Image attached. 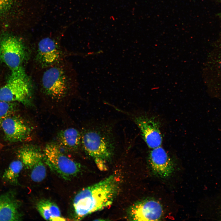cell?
I'll return each mask as SVG.
<instances>
[{
  "label": "cell",
  "instance_id": "cell-1",
  "mask_svg": "<svg viewBox=\"0 0 221 221\" xmlns=\"http://www.w3.org/2000/svg\"><path fill=\"white\" fill-rule=\"evenodd\" d=\"M119 182L118 177L112 175L78 193L73 203L76 218L81 219L110 206L118 193Z\"/></svg>",
  "mask_w": 221,
  "mask_h": 221
},
{
  "label": "cell",
  "instance_id": "cell-2",
  "mask_svg": "<svg viewBox=\"0 0 221 221\" xmlns=\"http://www.w3.org/2000/svg\"><path fill=\"white\" fill-rule=\"evenodd\" d=\"M39 70L38 86L41 92L52 100H61L77 87L74 70L65 59Z\"/></svg>",
  "mask_w": 221,
  "mask_h": 221
},
{
  "label": "cell",
  "instance_id": "cell-3",
  "mask_svg": "<svg viewBox=\"0 0 221 221\" xmlns=\"http://www.w3.org/2000/svg\"><path fill=\"white\" fill-rule=\"evenodd\" d=\"M85 152L94 160L98 168L105 170L106 163L112 157L115 143L111 130L103 125L91 126L81 135Z\"/></svg>",
  "mask_w": 221,
  "mask_h": 221
},
{
  "label": "cell",
  "instance_id": "cell-4",
  "mask_svg": "<svg viewBox=\"0 0 221 221\" xmlns=\"http://www.w3.org/2000/svg\"><path fill=\"white\" fill-rule=\"evenodd\" d=\"M28 56L26 46L20 39L8 36L0 39V61L7 66L11 73L26 74L23 65Z\"/></svg>",
  "mask_w": 221,
  "mask_h": 221
},
{
  "label": "cell",
  "instance_id": "cell-5",
  "mask_svg": "<svg viewBox=\"0 0 221 221\" xmlns=\"http://www.w3.org/2000/svg\"><path fill=\"white\" fill-rule=\"evenodd\" d=\"M44 155L45 163L64 179H71L80 171V165L64 154L56 144H47Z\"/></svg>",
  "mask_w": 221,
  "mask_h": 221
},
{
  "label": "cell",
  "instance_id": "cell-6",
  "mask_svg": "<svg viewBox=\"0 0 221 221\" xmlns=\"http://www.w3.org/2000/svg\"><path fill=\"white\" fill-rule=\"evenodd\" d=\"M32 86L28 76L11 74L6 83L0 88V101L26 104L30 101Z\"/></svg>",
  "mask_w": 221,
  "mask_h": 221
},
{
  "label": "cell",
  "instance_id": "cell-7",
  "mask_svg": "<svg viewBox=\"0 0 221 221\" xmlns=\"http://www.w3.org/2000/svg\"><path fill=\"white\" fill-rule=\"evenodd\" d=\"M64 56L59 43L54 38L46 37L37 44L34 61L37 69L40 70L64 59Z\"/></svg>",
  "mask_w": 221,
  "mask_h": 221
},
{
  "label": "cell",
  "instance_id": "cell-8",
  "mask_svg": "<svg viewBox=\"0 0 221 221\" xmlns=\"http://www.w3.org/2000/svg\"><path fill=\"white\" fill-rule=\"evenodd\" d=\"M18 156L23 166L29 170L33 181L39 182L44 179L46 175L44 155L35 148L28 146L20 149Z\"/></svg>",
  "mask_w": 221,
  "mask_h": 221
},
{
  "label": "cell",
  "instance_id": "cell-9",
  "mask_svg": "<svg viewBox=\"0 0 221 221\" xmlns=\"http://www.w3.org/2000/svg\"><path fill=\"white\" fill-rule=\"evenodd\" d=\"M206 69V82L209 93L214 97L221 98V43L212 47Z\"/></svg>",
  "mask_w": 221,
  "mask_h": 221
},
{
  "label": "cell",
  "instance_id": "cell-10",
  "mask_svg": "<svg viewBox=\"0 0 221 221\" xmlns=\"http://www.w3.org/2000/svg\"><path fill=\"white\" fill-rule=\"evenodd\" d=\"M134 121L139 128L143 139L149 148L153 149L161 146L163 139L160 122L155 117L140 115L135 116Z\"/></svg>",
  "mask_w": 221,
  "mask_h": 221
},
{
  "label": "cell",
  "instance_id": "cell-11",
  "mask_svg": "<svg viewBox=\"0 0 221 221\" xmlns=\"http://www.w3.org/2000/svg\"><path fill=\"white\" fill-rule=\"evenodd\" d=\"M163 209L161 204L152 198L138 201L130 207L128 218L135 221H157L161 218Z\"/></svg>",
  "mask_w": 221,
  "mask_h": 221
},
{
  "label": "cell",
  "instance_id": "cell-12",
  "mask_svg": "<svg viewBox=\"0 0 221 221\" xmlns=\"http://www.w3.org/2000/svg\"><path fill=\"white\" fill-rule=\"evenodd\" d=\"M1 127L7 139L11 142L23 141L31 133L29 126L22 119L12 114L3 120Z\"/></svg>",
  "mask_w": 221,
  "mask_h": 221
},
{
  "label": "cell",
  "instance_id": "cell-13",
  "mask_svg": "<svg viewBox=\"0 0 221 221\" xmlns=\"http://www.w3.org/2000/svg\"><path fill=\"white\" fill-rule=\"evenodd\" d=\"M152 149L149 155V161L153 172L161 178L169 176L174 170L172 160L161 146Z\"/></svg>",
  "mask_w": 221,
  "mask_h": 221
},
{
  "label": "cell",
  "instance_id": "cell-14",
  "mask_svg": "<svg viewBox=\"0 0 221 221\" xmlns=\"http://www.w3.org/2000/svg\"><path fill=\"white\" fill-rule=\"evenodd\" d=\"M19 204L12 193L0 196V221H18L21 216Z\"/></svg>",
  "mask_w": 221,
  "mask_h": 221
},
{
  "label": "cell",
  "instance_id": "cell-15",
  "mask_svg": "<svg viewBox=\"0 0 221 221\" xmlns=\"http://www.w3.org/2000/svg\"><path fill=\"white\" fill-rule=\"evenodd\" d=\"M37 208L41 216L45 219L52 221H64L65 218L61 216V212L57 205L47 200H42L37 204Z\"/></svg>",
  "mask_w": 221,
  "mask_h": 221
},
{
  "label": "cell",
  "instance_id": "cell-16",
  "mask_svg": "<svg viewBox=\"0 0 221 221\" xmlns=\"http://www.w3.org/2000/svg\"><path fill=\"white\" fill-rule=\"evenodd\" d=\"M58 138L62 146L70 150L77 149L81 142V135L79 131L74 128H69L61 131Z\"/></svg>",
  "mask_w": 221,
  "mask_h": 221
},
{
  "label": "cell",
  "instance_id": "cell-17",
  "mask_svg": "<svg viewBox=\"0 0 221 221\" xmlns=\"http://www.w3.org/2000/svg\"><path fill=\"white\" fill-rule=\"evenodd\" d=\"M23 167V163L20 160L12 161L4 172L3 179L11 184H17L19 174Z\"/></svg>",
  "mask_w": 221,
  "mask_h": 221
},
{
  "label": "cell",
  "instance_id": "cell-18",
  "mask_svg": "<svg viewBox=\"0 0 221 221\" xmlns=\"http://www.w3.org/2000/svg\"><path fill=\"white\" fill-rule=\"evenodd\" d=\"M13 102L0 101V127L3 120L7 117L12 114L15 107Z\"/></svg>",
  "mask_w": 221,
  "mask_h": 221
},
{
  "label": "cell",
  "instance_id": "cell-19",
  "mask_svg": "<svg viewBox=\"0 0 221 221\" xmlns=\"http://www.w3.org/2000/svg\"><path fill=\"white\" fill-rule=\"evenodd\" d=\"M12 0H0V13L9 9L11 6Z\"/></svg>",
  "mask_w": 221,
  "mask_h": 221
},
{
  "label": "cell",
  "instance_id": "cell-20",
  "mask_svg": "<svg viewBox=\"0 0 221 221\" xmlns=\"http://www.w3.org/2000/svg\"><path fill=\"white\" fill-rule=\"evenodd\" d=\"M219 15V17L220 18V19L221 20V12H220V13H219V15Z\"/></svg>",
  "mask_w": 221,
  "mask_h": 221
}]
</instances>
